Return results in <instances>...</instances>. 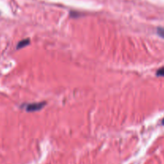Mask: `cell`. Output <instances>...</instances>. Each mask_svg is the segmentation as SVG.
Returning a JSON list of instances; mask_svg holds the SVG:
<instances>
[{
  "mask_svg": "<svg viewBox=\"0 0 164 164\" xmlns=\"http://www.w3.org/2000/svg\"><path fill=\"white\" fill-rule=\"evenodd\" d=\"M46 102H34V103H29L26 105V110L29 112L37 111L43 109V107L46 106Z\"/></svg>",
  "mask_w": 164,
  "mask_h": 164,
  "instance_id": "1",
  "label": "cell"
},
{
  "mask_svg": "<svg viewBox=\"0 0 164 164\" xmlns=\"http://www.w3.org/2000/svg\"><path fill=\"white\" fill-rule=\"evenodd\" d=\"M158 35L164 38V27H159L157 30Z\"/></svg>",
  "mask_w": 164,
  "mask_h": 164,
  "instance_id": "3",
  "label": "cell"
},
{
  "mask_svg": "<svg viewBox=\"0 0 164 164\" xmlns=\"http://www.w3.org/2000/svg\"><path fill=\"white\" fill-rule=\"evenodd\" d=\"M156 75H157V76H161V77L164 76V67H161V68H159V69L158 70L157 72H156Z\"/></svg>",
  "mask_w": 164,
  "mask_h": 164,
  "instance_id": "4",
  "label": "cell"
},
{
  "mask_svg": "<svg viewBox=\"0 0 164 164\" xmlns=\"http://www.w3.org/2000/svg\"><path fill=\"white\" fill-rule=\"evenodd\" d=\"M30 44V39L28 38H26V39H23V40L20 41L19 43H18V46H17V49H21V48H23L24 47L29 45Z\"/></svg>",
  "mask_w": 164,
  "mask_h": 164,
  "instance_id": "2",
  "label": "cell"
},
{
  "mask_svg": "<svg viewBox=\"0 0 164 164\" xmlns=\"http://www.w3.org/2000/svg\"><path fill=\"white\" fill-rule=\"evenodd\" d=\"M162 124L164 125V119H163V120H162Z\"/></svg>",
  "mask_w": 164,
  "mask_h": 164,
  "instance_id": "5",
  "label": "cell"
}]
</instances>
